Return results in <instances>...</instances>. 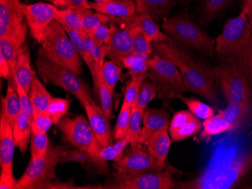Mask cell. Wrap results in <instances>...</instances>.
<instances>
[{"instance_id": "6da1fadb", "label": "cell", "mask_w": 252, "mask_h": 189, "mask_svg": "<svg viewBox=\"0 0 252 189\" xmlns=\"http://www.w3.org/2000/svg\"><path fill=\"white\" fill-rule=\"evenodd\" d=\"M153 49L154 54L166 59L178 67L188 91L204 97L212 104H217L218 88L213 69L195 60L178 44L153 43Z\"/></svg>"}, {"instance_id": "7a4b0ae2", "label": "cell", "mask_w": 252, "mask_h": 189, "mask_svg": "<svg viewBox=\"0 0 252 189\" xmlns=\"http://www.w3.org/2000/svg\"><path fill=\"white\" fill-rule=\"evenodd\" d=\"M252 173V147L236 152L222 163L209 164L197 177L183 183L178 189H233Z\"/></svg>"}, {"instance_id": "3957f363", "label": "cell", "mask_w": 252, "mask_h": 189, "mask_svg": "<svg viewBox=\"0 0 252 189\" xmlns=\"http://www.w3.org/2000/svg\"><path fill=\"white\" fill-rule=\"evenodd\" d=\"M58 127L65 142L86 152L99 173H109L107 161L100 158L103 147L91 128L89 120L83 115H76L74 118L63 117Z\"/></svg>"}, {"instance_id": "277c9868", "label": "cell", "mask_w": 252, "mask_h": 189, "mask_svg": "<svg viewBox=\"0 0 252 189\" xmlns=\"http://www.w3.org/2000/svg\"><path fill=\"white\" fill-rule=\"evenodd\" d=\"M252 26L243 10L226 21L223 31L215 39V54L223 63L233 66L240 58L250 42Z\"/></svg>"}, {"instance_id": "5b68a950", "label": "cell", "mask_w": 252, "mask_h": 189, "mask_svg": "<svg viewBox=\"0 0 252 189\" xmlns=\"http://www.w3.org/2000/svg\"><path fill=\"white\" fill-rule=\"evenodd\" d=\"M39 53L51 61L80 75L83 73L81 57L76 52L63 27L53 21L45 32Z\"/></svg>"}, {"instance_id": "8992f818", "label": "cell", "mask_w": 252, "mask_h": 189, "mask_svg": "<svg viewBox=\"0 0 252 189\" xmlns=\"http://www.w3.org/2000/svg\"><path fill=\"white\" fill-rule=\"evenodd\" d=\"M36 66L38 76L44 82L59 86L73 94L83 107L93 101L90 87L74 72L51 61L40 53L38 54Z\"/></svg>"}, {"instance_id": "52a82bcc", "label": "cell", "mask_w": 252, "mask_h": 189, "mask_svg": "<svg viewBox=\"0 0 252 189\" xmlns=\"http://www.w3.org/2000/svg\"><path fill=\"white\" fill-rule=\"evenodd\" d=\"M162 27L172 39L205 55L215 54V40L208 36L187 13L165 18Z\"/></svg>"}, {"instance_id": "ba28073f", "label": "cell", "mask_w": 252, "mask_h": 189, "mask_svg": "<svg viewBox=\"0 0 252 189\" xmlns=\"http://www.w3.org/2000/svg\"><path fill=\"white\" fill-rule=\"evenodd\" d=\"M65 148L50 143L45 158L31 159L26 170L18 180L16 189H49L55 180V168Z\"/></svg>"}, {"instance_id": "9c48e42d", "label": "cell", "mask_w": 252, "mask_h": 189, "mask_svg": "<svg viewBox=\"0 0 252 189\" xmlns=\"http://www.w3.org/2000/svg\"><path fill=\"white\" fill-rule=\"evenodd\" d=\"M149 63L147 78L154 83L158 99L168 101L173 99L175 94L188 91L181 73L175 64L155 54L151 56Z\"/></svg>"}, {"instance_id": "30bf717a", "label": "cell", "mask_w": 252, "mask_h": 189, "mask_svg": "<svg viewBox=\"0 0 252 189\" xmlns=\"http://www.w3.org/2000/svg\"><path fill=\"white\" fill-rule=\"evenodd\" d=\"M175 187L169 169L160 171L128 174L115 171L104 185L110 189H170Z\"/></svg>"}, {"instance_id": "8fae6325", "label": "cell", "mask_w": 252, "mask_h": 189, "mask_svg": "<svg viewBox=\"0 0 252 189\" xmlns=\"http://www.w3.org/2000/svg\"><path fill=\"white\" fill-rule=\"evenodd\" d=\"M213 73L228 104L252 101V86L246 76L239 70L222 63L213 68Z\"/></svg>"}, {"instance_id": "7c38bea8", "label": "cell", "mask_w": 252, "mask_h": 189, "mask_svg": "<svg viewBox=\"0 0 252 189\" xmlns=\"http://www.w3.org/2000/svg\"><path fill=\"white\" fill-rule=\"evenodd\" d=\"M135 24L136 16L120 23V27H118V23H110L111 32L110 37L105 44L107 57L122 67L123 59L133 52L131 30Z\"/></svg>"}, {"instance_id": "4fadbf2b", "label": "cell", "mask_w": 252, "mask_h": 189, "mask_svg": "<svg viewBox=\"0 0 252 189\" xmlns=\"http://www.w3.org/2000/svg\"><path fill=\"white\" fill-rule=\"evenodd\" d=\"M123 155V157L113 163L116 171L128 174L144 173V172L160 171L164 170L165 163L158 161L149 152L147 146L140 144L136 149Z\"/></svg>"}, {"instance_id": "5bb4252c", "label": "cell", "mask_w": 252, "mask_h": 189, "mask_svg": "<svg viewBox=\"0 0 252 189\" xmlns=\"http://www.w3.org/2000/svg\"><path fill=\"white\" fill-rule=\"evenodd\" d=\"M21 9L31 36L36 42L42 44L48 27L55 20L58 8L52 4L38 2L31 5L21 3Z\"/></svg>"}, {"instance_id": "9a60e30c", "label": "cell", "mask_w": 252, "mask_h": 189, "mask_svg": "<svg viewBox=\"0 0 252 189\" xmlns=\"http://www.w3.org/2000/svg\"><path fill=\"white\" fill-rule=\"evenodd\" d=\"M91 128L94 131L97 140L102 147L105 148L113 143V132L110 128V118L107 116L101 107L94 101L84 106Z\"/></svg>"}, {"instance_id": "2e32d148", "label": "cell", "mask_w": 252, "mask_h": 189, "mask_svg": "<svg viewBox=\"0 0 252 189\" xmlns=\"http://www.w3.org/2000/svg\"><path fill=\"white\" fill-rule=\"evenodd\" d=\"M202 128L199 118L189 111L182 110L174 115L168 130L171 140L179 142L196 135Z\"/></svg>"}, {"instance_id": "e0dca14e", "label": "cell", "mask_w": 252, "mask_h": 189, "mask_svg": "<svg viewBox=\"0 0 252 189\" xmlns=\"http://www.w3.org/2000/svg\"><path fill=\"white\" fill-rule=\"evenodd\" d=\"M219 112L231 125V132H242L252 126V101L228 104Z\"/></svg>"}, {"instance_id": "ac0fdd59", "label": "cell", "mask_w": 252, "mask_h": 189, "mask_svg": "<svg viewBox=\"0 0 252 189\" xmlns=\"http://www.w3.org/2000/svg\"><path fill=\"white\" fill-rule=\"evenodd\" d=\"M15 145L13 130L2 114L0 115V166L1 172L13 173Z\"/></svg>"}, {"instance_id": "d6986e66", "label": "cell", "mask_w": 252, "mask_h": 189, "mask_svg": "<svg viewBox=\"0 0 252 189\" xmlns=\"http://www.w3.org/2000/svg\"><path fill=\"white\" fill-rule=\"evenodd\" d=\"M169 113L166 108H146L143 118V128L139 143L145 145L151 135L159 130H168L170 125Z\"/></svg>"}, {"instance_id": "ffe728a7", "label": "cell", "mask_w": 252, "mask_h": 189, "mask_svg": "<svg viewBox=\"0 0 252 189\" xmlns=\"http://www.w3.org/2000/svg\"><path fill=\"white\" fill-rule=\"evenodd\" d=\"M92 9L121 20H128L137 15L134 0H111L104 2H90Z\"/></svg>"}, {"instance_id": "44dd1931", "label": "cell", "mask_w": 252, "mask_h": 189, "mask_svg": "<svg viewBox=\"0 0 252 189\" xmlns=\"http://www.w3.org/2000/svg\"><path fill=\"white\" fill-rule=\"evenodd\" d=\"M19 0H0V25L8 28L21 27L28 24Z\"/></svg>"}, {"instance_id": "7402d4cb", "label": "cell", "mask_w": 252, "mask_h": 189, "mask_svg": "<svg viewBox=\"0 0 252 189\" xmlns=\"http://www.w3.org/2000/svg\"><path fill=\"white\" fill-rule=\"evenodd\" d=\"M137 14H148L154 21L165 20L176 2L174 0H134Z\"/></svg>"}, {"instance_id": "603a6c76", "label": "cell", "mask_w": 252, "mask_h": 189, "mask_svg": "<svg viewBox=\"0 0 252 189\" xmlns=\"http://www.w3.org/2000/svg\"><path fill=\"white\" fill-rule=\"evenodd\" d=\"M33 70L31 68V53L29 48L24 45L20 49L14 72L13 79L29 93L32 82Z\"/></svg>"}, {"instance_id": "cb8c5ba5", "label": "cell", "mask_w": 252, "mask_h": 189, "mask_svg": "<svg viewBox=\"0 0 252 189\" xmlns=\"http://www.w3.org/2000/svg\"><path fill=\"white\" fill-rule=\"evenodd\" d=\"M12 130L15 145L21 155H25L32 136V118L26 112L21 111L12 125Z\"/></svg>"}, {"instance_id": "d4e9b609", "label": "cell", "mask_w": 252, "mask_h": 189, "mask_svg": "<svg viewBox=\"0 0 252 189\" xmlns=\"http://www.w3.org/2000/svg\"><path fill=\"white\" fill-rule=\"evenodd\" d=\"M21 109L19 96L17 91L16 84L14 79L10 78L8 80V87H7L6 95L2 98V112L1 114L5 116L11 124L13 125L17 116L19 115Z\"/></svg>"}, {"instance_id": "484cf974", "label": "cell", "mask_w": 252, "mask_h": 189, "mask_svg": "<svg viewBox=\"0 0 252 189\" xmlns=\"http://www.w3.org/2000/svg\"><path fill=\"white\" fill-rule=\"evenodd\" d=\"M136 20H137V23L142 29L146 37L151 43L168 42V43L176 44L178 42L160 30L159 26L148 14L145 12L137 14Z\"/></svg>"}, {"instance_id": "4316f807", "label": "cell", "mask_w": 252, "mask_h": 189, "mask_svg": "<svg viewBox=\"0 0 252 189\" xmlns=\"http://www.w3.org/2000/svg\"><path fill=\"white\" fill-rule=\"evenodd\" d=\"M171 145L168 130H159L154 133L145 143L149 152L162 163H165Z\"/></svg>"}, {"instance_id": "83f0119b", "label": "cell", "mask_w": 252, "mask_h": 189, "mask_svg": "<svg viewBox=\"0 0 252 189\" xmlns=\"http://www.w3.org/2000/svg\"><path fill=\"white\" fill-rule=\"evenodd\" d=\"M29 96L34 110L40 112H48L52 97L41 82L37 74L34 70Z\"/></svg>"}, {"instance_id": "f1b7e54d", "label": "cell", "mask_w": 252, "mask_h": 189, "mask_svg": "<svg viewBox=\"0 0 252 189\" xmlns=\"http://www.w3.org/2000/svg\"><path fill=\"white\" fill-rule=\"evenodd\" d=\"M64 30L66 31L68 36L70 37L75 49H76L77 53L79 54V56L83 59V61L86 63L89 67V71H90L92 77L93 79V82H94V90L96 93L98 94L97 92V76H96L95 71V63H94V59L93 56L89 52V49L86 47V43L83 40V37L81 36V32L80 31L73 30V29H67V28H63Z\"/></svg>"}, {"instance_id": "f546056e", "label": "cell", "mask_w": 252, "mask_h": 189, "mask_svg": "<svg viewBox=\"0 0 252 189\" xmlns=\"http://www.w3.org/2000/svg\"><path fill=\"white\" fill-rule=\"evenodd\" d=\"M92 10L93 9H79L83 16V32H86L89 36H90L93 31L102 24H110L112 22L123 23L125 21H127V20L113 18L110 15L95 12V11L93 12Z\"/></svg>"}, {"instance_id": "4dcf8cb0", "label": "cell", "mask_w": 252, "mask_h": 189, "mask_svg": "<svg viewBox=\"0 0 252 189\" xmlns=\"http://www.w3.org/2000/svg\"><path fill=\"white\" fill-rule=\"evenodd\" d=\"M55 21L63 28L73 30L83 31V20L79 9L66 8L57 10Z\"/></svg>"}, {"instance_id": "1f68e13d", "label": "cell", "mask_w": 252, "mask_h": 189, "mask_svg": "<svg viewBox=\"0 0 252 189\" xmlns=\"http://www.w3.org/2000/svg\"><path fill=\"white\" fill-rule=\"evenodd\" d=\"M144 112V109L137 107H132L131 109L129 128L126 137L129 139L131 149H136L141 144L139 143V138L142 131L141 125L143 123Z\"/></svg>"}, {"instance_id": "d6a6232c", "label": "cell", "mask_w": 252, "mask_h": 189, "mask_svg": "<svg viewBox=\"0 0 252 189\" xmlns=\"http://www.w3.org/2000/svg\"><path fill=\"white\" fill-rule=\"evenodd\" d=\"M202 126L203 131L201 136L203 138L220 135L226 131H230L232 129L231 125L228 123L219 112L216 115H212L205 119Z\"/></svg>"}, {"instance_id": "836d02e7", "label": "cell", "mask_w": 252, "mask_h": 189, "mask_svg": "<svg viewBox=\"0 0 252 189\" xmlns=\"http://www.w3.org/2000/svg\"><path fill=\"white\" fill-rule=\"evenodd\" d=\"M230 0H203L201 23L206 25L218 18L226 9Z\"/></svg>"}, {"instance_id": "e575fe53", "label": "cell", "mask_w": 252, "mask_h": 189, "mask_svg": "<svg viewBox=\"0 0 252 189\" xmlns=\"http://www.w3.org/2000/svg\"><path fill=\"white\" fill-rule=\"evenodd\" d=\"M21 48V46H18L15 42L8 38L0 39V55H2L9 66V79L10 78L13 79L18 52Z\"/></svg>"}, {"instance_id": "d590c367", "label": "cell", "mask_w": 252, "mask_h": 189, "mask_svg": "<svg viewBox=\"0 0 252 189\" xmlns=\"http://www.w3.org/2000/svg\"><path fill=\"white\" fill-rule=\"evenodd\" d=\"M174 98H178L188 107L189 112L201 119H206L209 117L215 115V110L210 106L201 102L197 99L184 97L182 94H175Z\"/></svg>"}, {"instance_id": "8d00e7d4", "label": "cell", "mask_w": 252, "mask_h": 189, "mask_svg": "<svg viewBox=\"0 0 252 189\" xmlns=\"http://www.w3.org/2000/svg\"><path fill=\"white\" fill-rule=\"evenodd\" d=\"M49 139L47 132L32 131L31 139V159L45 158L49 149Z\"/></svg>"}, {"instance_id": "74e56055", "label": "cell", "mask_w": 252, "mask_h": 189, "mask_svg": "<svg viewBox=\"0 0 252 189\" xmlns=\"http://www.w3.org/2000/svg\"><path fill=\"white\" fill-rule=\"evenodd\" d=\"M131 109L132 107L123 103L117 118L115 128L113 131V139L118 141L124 139L128 134L129 128L130 118H131Z\"/></svg>"}, {"instance_id": "f35d334b", "label": "cell", "mask_w": 252, "mask_h": 189, "mask_svg": "<svg viewBox=\"0 0 252 189\" xmlns=\"http://www.w3.org/2000/svg\"><path fill=\"white\" fill-rule=\"evenodd\" d=\"M71 104L70 100L61 98V97H52L49 104L48 113L50 115L53 125H59L61 120L67 115Z\"/></svg>"}, {"instance_id": "ab89813d", "label": "cell", "mask_w": 252, "mask_h": 189, "mask_svg": "<svg viewBox=\"0 0 252 189\" xmlns=\"http://www.w3.org/2000/svg\"><path fill=\"white\" fill-rule=\"evenodd\" d=\"M131 33L133 39V52L152 54L154 51L153 44L149 42L146 37L141 27L137 23V20L135 25L133 27Z\"/></svg>"}, {"instance_id": "60d3db41", "label": "cell", "mask_w": 252, "mask_h": 189, "mask_svg": "<svg viewBox=\"0 0 252 189\" xmlns=\"http://www.w3.org/2000/svg\"><path fill=\"white\" fill-rule=\"evenodd\" d=\"M232 67L239 70L246 76L252 88V31L250 42L246 50Z\"/></svg>"}, {"instance_id": "b9f144b4", "label": "cell", "mask_w": 252, "mask_h": 189, "mask_svg": "<svg viewBox=\"0 0 252 189\" xmlns=\"http://www.w3.org/2000/svg\"><path fill=\"white\" fill-rule=\"evenodd\" d=\"M122 69V66L112 60L104 62L102 70V79L113 92H114L116 85L120 81Z\"/></svg>"}, {"instance_id": "7bdbcfd3", "label": "cell", "mask_w": 252, "mask_h": 189, "mask_svg": "<svg viewBox=\"0 0 252 189\" xmlns=\"http://www.w3.org/2000/svg\"><path fill=\"white\" fill-rule=\"evenodd\" d=\"M128 144H130L129 139L126 137L116 141L115 143H113L110 146L102 149L100 154V158L107 162L108 161L117 162L123 157L125 149Z\"/></svg>"}, {"instance_id": "ee69618b", "label": "cell", "mask_w": 252, "mask_h": 189, "mask_svg": "<svg viewBox=\"0 0 252 189\" xmlns=\"http://www.w3.org/2000/svg\"><path fill=\"white\" fill-rule=\"evenodd\" d=\"M147 78V75L131 77V81H129L128 85L126 86L123 103L131 107H135L137 97L139 95L141 84Z\"/></svg>"}, {"instance_id": "f6af8a7d", "label": "cell", "mask_w": 252, "mask_h": 189, "mask_svg": "<svg viewBox=\"0 0 252 189\" xmlns=\"http://www.w3.org/2000/svg\"><path fill=\"white\" fill-rule=\"evenodd\" d=\"M97 92L100 97L102 109L104 110L107 116L110 119L113 115V97L114 92L109 88L102 77L97 80Z\"/></svg>"}, {"instance_id": "bcb514c9", "label": "cell", "mask_w": 252, "mask_h": 189, "mask_svg": "<svg viewBox=\"0 0 252 189\" xmlns=\"http://www.w3.org/2000/svg\"><path fill=\"white\" fill-rule=\"evenodd\" d=\"M157 97V91L154 83L149 78H147L141 84L135 107L145 110L148 104Z\"/></svg>"}, {"instance_id": "7dc6e473", "label": "cell", "mask_w": 252, "mask_h": 189, "mask_svg": "<svg viewBox=\"0 0 252 189\" xmlns=\"http://www.w3.org/2000/svg\"><path fill=\"white\" fill-rule=\"evenodd\" d=\"M87 162H91L90 158L86 152L77 149V148L66 147L62 153L59 163H68V162H76L83 165Z\"/></svg>"}, {"instance_id": "c3c4849f", "label": "cell", "mask_w": 252, "mask_h": 189, "mask_svg": "<svg viewBox=\"0 0 252 189\" xmlns=\"http://www.w3.org/2000/svg\"><path fill=\"white\" fill-rule=\"evenodd\" d=\"M52 120L48 112H38L34 110L32 120V131L48 132L52 125Z\"/></svg>"}, {"instance_id": "681fc988", "label": "cell", "mask_w": 252, "mask_h": 189, "mask_svg": "<svg viewBox=\"0 0 252 189\" xmlns=\"http://www.w3.org/2000/svg\"><path fill=\"white\" fill-rule=\"evenodd\" d=\"M111 27L110 24H102L99 25L93 33L90 35L91 39H93L98 46H105L110 37Z\"/></svg>"}, {"instance_id": "f907efd6", "label": "cell", "mask_w": 252, "mask_h": 189, "mask_svg": "<svg viewBox=\"0 0 252 189\" xmlns=\"http://www.w3.org/2000/svg\"><path fill=\"white\" fill-rule=\"evenodd\" d=\"M16 84L17 91H18V96H19L20 103H21V109L24 112L30 115L32 120V115H33L34 108L31 104V98H30L29 93L25 90L19 83L15 81Z\"/></svg>"}, {"instance_id": "816d5d0a", "label": "cell", "mask_w": 252, "mask_h": 189, "mask_svg": "<svg viewBox=\"0 0 252 189\" xmlns=\"http://www.w3.org/2000/svg\"><path fill=\"white\" fill-rule=\"evenodd\" d=\"M150 59L141 60L139 61L136 62L128 69V75H130L131 77L147 75V72H148L149 67H150V63H149Z\"/></svg>"}, {"instance_id": "f5cc1de1", "label": "cell", "mask_w": 252, "mask_h": 189, "mask_svg": "<svg viewBox=\"0 0 252 189\" xmlns=\"http://www.w3.org/2000/svg\"><path fill=\"white\" fill-rule=\"evenodd\" d=\"M152 56V54H146L136 53V52H132V53L126 56L122 62L123 67L126 69H129L131 66L136 62L139 61L141 60H147L150 59Z\"/></svg>"}, {"instance_id": "db71d44e", "label": "cell", "mask_w": 252, "mask_h": 189, "mask_svg": "<svg viewBox=\"0 0 252 189\" xmlns=\"http://www.w3.org/2000/svg\"><path fill=\"white\" fill-rule=\"evenodd\" d=\"M17 184H18V180H15L13 176V173L1 172V176H0V189H16Z\"/></svg>"}, {"instance_id": "11a10c76", "label": "cell", "mask_w": 252, "mask_h": 189, "mask_svg": "<svg viewBox=\"0 0 252 189\" xmlns=\"http://www.w3.org/2000/svg\"><path fill=\"white\" fill-rule=\"evenodd\" d=\"M0 76L8 80L10 77L9 66L2 55H0Z\"/></svg>"}, {"instance_id": "9f6ffc18", "label": "cell", "mask_w": 252, "mask_h": 189, "mask_svg": "<svg viewBox=\"0 0 252 189\" xmlns=\"http://www.w3.org/2000/svg\"><path fill=\"white\" fill-rule=\"evenodd\" d=\"M76 9H92L88 0H69Z\"/></svg>"}, {"instance_id": "6f0895ef", "label": "cell", "mask_w": 252, "mask_h": 189, "mask_svg": "<svg viewBox=\"0 0 252 189\" xmlns=\"http://www.w3.org/2000/svg\"><path fill=\"white\" fill-rule=\"evenodd\" d=\"M47 1L50 2L52 5L56 6L57 8L60 7V8H72L76 9L69 0H47Z\"/></svg>"}, {"instance_id": "680465c9", "label": "cell", "mask_w": 252, "mask_h": 189, "mask_svg": "<svg viewBox=\"0 0 252 189\" xmlns=\"http://www.w3.org/2000/svg\"><path fill=\"white\" fill-rule=\"evenodd\" d=\"M242 10L245 11L247 14L251 25L252 26V0H243V8Z\"/></svg>"}, {"instance_id": "91938a15", "label": "cell", "mask_w": 252, "mask_h": 189, "mask_svg": "<svg viewBox=\"0 0 252 189\" xmlns=\"http://www.w3.org/2000/svg\"><path fill=\"white\" fill-rule=\"evenodd\" d=\"M94 1V2H108V1H111V0H93Z\"/></svg>"}, {"instance_id": "94428289", "label": "cell", "mask_w": 252, "mask_h": 189, "mask_svg": "<svg viewBox=\"0 0 252 189\" xmlns=\"http://www.w3.org/2000/svg\"><path fill=\"white\" fill-rule=\"evenodd\" d=\"M179 1L183 2V3H186L187 1H188V0H179Z\"/></svg>"}]
</instances>
